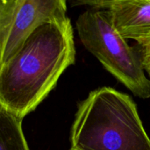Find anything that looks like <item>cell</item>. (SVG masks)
I'll use <instances>...</instances> for the list:
<instances>
[{
    "label": "cell",
    "mask_w": 150,
    "mask_h": 150,
    "mask_svg": "<svg viewBox=\"0 0 150 150\" xmlns=\"http://www.w3.org/2000/svg\"><path fill=\"white\" fill-rule=\"evenodd\" d=\"M136 50L141 56L145 72L150 77V36L137 42Z\"/></svg>",
    "instance_id": "cell-7"
},
{
    "label": "cell",
    "mask_w": 150,
    "mask_h": 150,
    "mask_svg": "<svg viewBox=\"0 0 150 150\" xmlns=\"http://www.w3.org/2000/svg\"><path fill=\"white\" fill-rule=\"evenodd\" d=\"M4 2H5V0H0V15H1L2 11H3V9H4Z\"/></svg>",
    "instance_id": "cell-8"
},
{
    "label": "cell",
    "mask_w": 150,
    "mask_h": 150,
    "mask_svg": "<svg viewBox=\"0 0 150 150\" xmlns=\"http://www.w3.org/2000/svg\"><path fill=\"white\" fill-rule=\"evenodd\" d=\"M76 4L109 11L115 28L126 40L138 42L150 36V0L78 1Z\"/></svg>",
    "instance_id": "cell-5"
},
{
    "label": "cell",
    "mask_w": 150,
    "mask_h": 150,
    "mask_svg": "<svg viewBox=\"0 0 150 150\" xmlns=\"http://www.w3.org/2000/svg\"><path fill=\"white\" fill-rule=\"evenodd\" d=\"M75 62L70 19L67 17L40 25L0 66V105L23 120L48 96Z\"/></svg>",
    "instance_id": "cell-1"
},
{
    "label": "cell",
    "mask_w": 150,
    "mask_h": 150,
    "mask_svg": "<svg viewBox=\"0 0 150 150\" xmlns=\"http://www.w3.org/2000/svg\"><path fill=\"white\" fill-rule=\"evenodd\" d=\"M0 150H30L25 140L22 120L0 105Z\"/></svg>",
    "instance_id": "cell-6"
},
{
    "label": "cell",
    "mask_w": 150,
    "mask_h": 150,
    "mask_svg": "<svg viewBox=\"0 0 150 150\" xmlns=\"http://www.w3.org/2000/svg\"><path fill=\"white\" fill-rule=\"evenodd\" d=\"M70 150H150V138L132 98L105 86L90 92L78 105Z\"/></svg>",
    "instance_id": "cell-2"
},
{
    "label": "cell",
    "mask_w": 150,
    "mask_h": 150,
    "mask_svg": "<svg viewBox=\"0 0 150 150\" xmlns=\"http://www.w3.org/2000/svg\"><path fill=\"white\" fill-rule=\"evenodd\" d=\"M76 26L83 45L108 72L135 96L149 98L150 79L141 56L117 31L109 11L90 8L80 14Z\"/></svg>",
    "instance_id": "cell-3"
},
{
    "label": "cell",
    "mask_w": 150,
    "mask_h": 150,
    "mask_svg": "<svg viewBox=\"0 0 150 150\" xmlns=\"http://www.w3.org/2000/svg\"><path fill=\"white\" fill-rule=\"evenodd\" d=\"M65 18L64 0H5L0 15V66L40 25Z\"/></svg>",
    "instance_id": "cell-4"
}]
</instances>
